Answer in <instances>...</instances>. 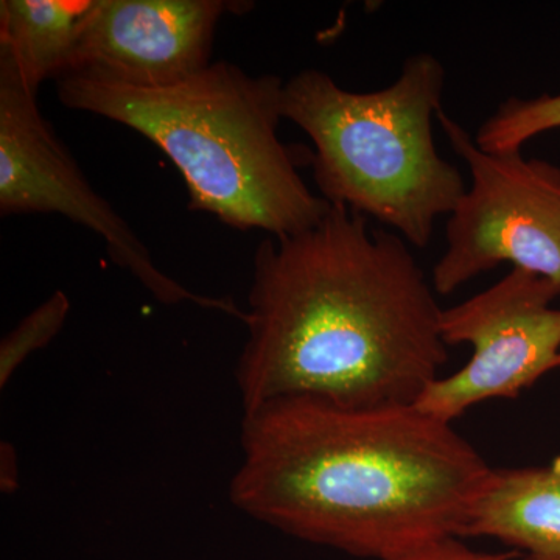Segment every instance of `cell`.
<instances>
[{"instance_id": "6da1fadb", "label": "cell", "mask_w": 560, "mask_h": 560, "mask_svg": "<svg viewBox=\"0 0 560 560\" xmlns=\"http://www.w3.org/2000/svg\"><path fill=\"white\" fill-rule=\"evenodd\" d=\"M245 312L243 412L282 397L416 405L448 360L436 291L410 245L337 206L260 243Z\"/></svg>"}, {"instance_id": "7a4b0ae2", "label": "cell", "mask_w": 560, "mask_h": 560, "mask_svg": "<svg viewBox=\"0 0 560 560\" xmlns=\"http://www.w3.org/2000/svg\"><path fill=\"white\" fill-rule=\"evenodd\" d=\"M241 445L237 510L355 558L464 537L493 471L452 422L416 405L282 397L243 412Z\"/></svg>"}, {"instance_id": "3957f363", "label": "cell", "mask_w": 560, "mask_h": 560, "mask_svg": "<svg viewBox=\"0 0 560 560\" xmlns=\"http://www.w3.org/2000/svg\"><path fill=\"white\" fill-rule=\"evenodd\" d=\"M283 84L220 61L175 86L147 90L72 72L57 80V91L68 108L160 147L186 180L190 209L279 238L311 230L331 209L302 179V154L279 139Z\"/></svg>"}, {"instance_id": "277c9868", "label": "cell", "mask_w": 560, "mask_h": 560, "mask_svg": "<svg viewBox=\"0 0 560 560\" xmlns=\"http://www.w3.org/2000/svg\"><path fill=\"white\" fill-rule=\"evenodd\" d=\"M445 69L431 54L405 60L385 90L352 92L318 69L285 81L282 117L311 138L320 197L390 228L415 248L429 246L466 183L436 149Z\"/></svg>"}, {"instance_id": "5b68a950", "label": "cell", "mask_w": 560, "mask_h": 560, "mask_svg": "<svg viewBox=\"0 0 560 560\" xmlns=\"http://www.w3.org/2000/svg\"><path fill=\"white\" fill-rule=\"evenodd\" d=\"M436 120L471 183L448 215L434 291L448 296L504 261L560 289V167L522 150L488 153L442 108Z\"/></svg>"}, {"instance_id": "8992f818", "label": "cell", "mask_w": 560, "mask_h": 560, "mask_svg": "<svg viewBox=\"0 0 560 560\" xmlns=\"http://www.w3.org/2000/svg\"><path fill=\"white\" fill-rule=\"evenodd\" d=\"M33 90L9 58L0 57V212L60 213L101 235L110 259L165 305L194 302L245 323L231 298L194 293L168 278L127 221L84 178L72 154L51 130Z\"/></svg>"}, {"instance_id": "52a82bcc", "label": "cell", "mask_w": 560, "mask_h": 560, "mask_svg": "<svg viewBox=\"0 0 560 560\" xmlns=\"http://www.w3.org/2000/svg\"><path fill=\"white\" fill-rule=\"evenodd\" d=\"M560 289L521 268L470 300L442 308L441 335L447 346L469 345L471 359L438 378L416 407L447 422L481 401L515 399L547 372L560 368Z\"/></svg>"}, {"instance_id": "ba28073f", "label": "cell", "mask_w": 560, "mask_h": 560, "mask_svg": "<svg viewBox=\"0 0 560 560\" xmlns=\"http://www.w3.org/2000/svg\"><path fill=\"white\" fill-rule=\"evenodd\" d=\"M223 0H94L72 69L132 88H168L210 65ZM68 75V73H66Z\"/></svg>"}, {"instance_id": "9c48e42d", "label": "cell", "mask_w": 560, "mask_h": 560, "mask_svg": "<svg viewBox=\"0 0 560 560\" xmlns=\"http://www.w3.org/2000/svg\"><path fill=\"white\" fill-rule=\"evenodd\" d=\"M464 537H490L515 560H560V458L547 466L493 469Z\"/></svg>"}, {"instance_id": "30bf717a", "label": "cell", "mask_w": 560, "mask_h": 560, "mask_svg": "<svg viewBox=\"0 0 560 560\" xmlns=\"http://www.w3.org/2000/svg\"><path fill=\"white\" fill-rule=\"evenodd\" d=\"M94 0H2L0 57L38 91L70 72L81 28Z\"/></svg>"}, {"instance_id": "8fae6325", "label": "cell", "mask_w": 560, "mask_h": 560, "mask_svg": "<svg viewBox=\"0 0 560 560\" xmlns=\"http://www.w3.org/2000/svg\"><path fill=\"white\" fill-rule=\"evenodd\" d=\"M560 128V94L511 97L481 125L475 142L488 153L522 150L529 139Z\"/></svg>"}, {"instance_id": "7c38bea8", "label": "cell", "mask_w": 560, "mask_h": 560, "mask_svg": "<svg viewBox=\"0 0 560 560\" xmlns=\"http://www.w3.org/2000/svg\"><path fill=\"white\" fill-rule=\"evenodd\" d=\"M70 312V301L58 290L14 327L0 342V386L9 385L14 372L36 350L47 345L62 329Z\"/></svg>"}, {"instance_id": "4fadbf2b", "label": "cell", "mask_w": 560, "mask_h": 560, "mask_svg": "<svg viewBox=\"0 0 560 560\" xmlns=\"http://www.w3.org/2000/svg\"><path fill=\"white\" fill-rule=\"evenodd\" d=\"M456 536H442L407 548L389 560H515L518 551L481 552L470 550Z\"/></svg>"}, {"instance_id": "5bb4252c", "label": "cell", "mask_w": 560, "mask_h": 560, "mask_svg": "<svg viewBox=\"0 0 560 560\" xmlns=\"http://www.w3.org/2000/svg\"><path fill=\"white\" fill-rule=\"evenodd\" d=\"M2 459L7 460V466L2 464V489L3 492H11L18 486V460L10 445L3 444Z\"/></svg>"}]
</instances>
